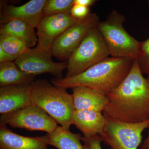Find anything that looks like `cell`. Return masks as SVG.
<instances>
[{
  "mask_svg": "<svg viewBox=\"0 0 149 149\" xmlns=\"http://www.w3.org/2000/svg\"><path fill=\"white\" fill-rule=\"evenodd\" d=\"M97 1L95 0H74V4L90 8Z\"/></svg>",
  "mask_w": 149,
  "mask_h": 149,
  "instance_id": "cell-25",
  "label": "cell"
},
{
  "mask_svg": "<svg viewBox=\"0 0 149 149\" xmlns=\"http://www.w3.org/2000/svg\"><path fill=\"white\" fill-rule=\"evenodd\" d=\"M140 149H149V130L148 136L141 145Z\"/></svg>",
  "mask_w": 149,
  "mask_h": 149,
  "instance_id": "cell-26",
  "label": "cell"
},
{
  "mask_svg": "<svg viewBox=\"0 0 149 149\" xmlns=\"http://www.w3.org/2000/svg\"><path fill=\"white\" fill-rule=\"evenodd\" d=\"M35 29L24 22L12 20L1 24L0 35L13 36L22 41L28 48H32L38 42L37 32Z\"/></svg>",
  "mask_w": 149,
  "mask_h": 149,
  "instance_id": "cell-16",
  "label": "cell"
},
{
  "mask_svg": "<svg viewBox=\"0 0 149 149\" xmlns=\"http://www.w3.org/2000/svg\"><path fill=\"white\" fill-rule=\"evenodd\" d=\"M52 51L30 48L19 56L15 62L24 72L36 75L50 73L56 78H62L63 72L68 67V61L54 62Z\"/></svg>",
  "mask_w": 149,
  "mask_h": 149,
  "instance_id": "cell-9",
  "label": "cell"
},
{
  "mask_svg": "<svg viewBox=\"0 0 149 149\" xmlns=\"http://www.w3.org/2000/svg\"><path fill=\"white\" fill-rule=\"evenodd\" d=\"M1 124L31 131H42L51 134L58 127V123L44 110L32 104L7 114L1 115Z\"/></svg>",
  "mask_w": 149,
  "mask_h": 149,
  "instance_id": "cell-7",
  "label": "cell"
},
{
  "mask_svg": "<svg viewBox=\"0 0 149 149\" xmlns=\"http://www.w3.org/2000/svg\"><path fill=\"white\" fill-rule=\"evenodd\" d=\"M17 57L11 55L0 48V63L6 62L15 61Z\"/></svg>",
  "mask_w": 149,
  "mask_h": 149,
  "instance_id": "cell-24",
  "label": "cell"
},
{
  "mask_svg": "<svg viewBox=\"0 0 149 149\" xmlns=\"http://www.w3.org/2000/svg\"><path fill=\"white\" fill-rule=\"evenodd\" d=\"M35 76L22 70L15 62L0 63V86L31 84Z\"/></svg>",
  "mask_w": 149,
  "mask_h": 149,
  "instance_id": "cell-17",
  "label": "cell"
},
{
  "mask_svg": "<svg viewBox=\"0 0 149 149\" xmlns=\"http://www.w3.org/2000/svg\"><path fill=\"white\" fill-rule=\"evenodd\" d=\"M148 6H149V1H148Z\"/></svg>",
  "mask_w": 149,
  "mask_h": 149,
  "instance_id": "cell-27",
  "label": "cell"
},
{
  "mask_svg": "<svg viewBox=\"0 0 149 149\" xmlns=\"http://www.w3.org/2000/svg\"><path fill=\"white\" fill-rule=\"evenodd\" d=\"M136 60L142 73L147 74L149 78V37L141 42L140 53Z\"/></svg>",
  "mask_w": 149,
  "mask_h": 149,
  "instance_id": "cell-21",
  "label": "cell"
},
{
  "mask_svg": "<svg viewBox=\"0 0 149 149\" xmlns=\"http://www.w3.org/2000/svg\"><path fill=\"white\" fill-rule=\"evenodd\" d=\"M100 135L103 142L111 149H138L142 142V133L149 128V119L139 123H128L107 117Z\"/></svg>",
  "mask_w": 149,
  "mask_h": 149,
  "instance_id": "cell-6",
  "label": "cell"
},
{
  "mask_svg": "<svg viewBox=\"0 0 149 149\" xmlns=\"http://www.w3.org/2000/svg\"><path fill=\"white\" fill-rule=\"evenodd\" d=\"M84 149H102L101 143L102 139L100 135H96L90 137H82Z\"/></svg>",
  "mask_w": 149,
  "mask_h": 149,
  "instance_id": "cell-22",
  "label": "cell"
},
{
  "mask_svg": "<svg viewBox=\"0 0 149 149\" xmlns=\"http://www.w3.org/2000/svg\"><path fill=\"white\" fill-rule=\"evenodd\" d=\"M71 90L75 110H91L103 112L108 101L106 95L85 86L74 87Z\"/></svg>",
  "mask_w": 149,
  "mask_h": 149,
  "instance_id": "cell-14",
  "label": "cell"
},
{
  "mask_svg": "<svg viewBox=\"0 0 149 149\" xmlns=\"http://www.w3.org/2000/svg\"><path fill=\"white\" fill-rule=\"evenodd\" d=\"M125 17L116 10L105 20L100 22L98 29L112 57L134 60L138 58L141 42L132 37L123 27Z\"/></svg>",
  "mask_w": 149,
  "mask_h": 149,
  "instance_id": "cell-4",
  "label": "cell"
},
{
  "mask_svg": "<svg viewBox=\"0 0 149 149\" xmlns=\"http://www.w3.org/2000/svg\"><path fill=\"white\" fill-rule=\"evenodd\" d=\"M80 19L74 18L70 14L62 13L44 17L37 27V46L39 49L52 51L56 39Z\"/></svg>",
  "mask_w": 149,
  "mask_h": 149,
  "instance_id": "cell-10",
  "label": "cell"
},
{
  "mask_svg": "<svg viewBox=\"0 0 149 149\" xmlns=\"http://www.w3.org/2000/svg\"><path fill=\"white\" fill-rule=\"evenodd\" d=\"M32 84L0 88V113H10L32 104Z\"/></svg>",
  "mask_w": 149,
  "mask_h": 149,
  "instance_id": "cell-12",
  "label": "cell"
},
{
  "mask_svg": "<svg viewBox=\"0 0 149 149\" xmlns=\"http://www.w3.org/2000/svg\"><path fill=\"white\" fill-rule=\"evenodd\" d=\"M0 149H49V136L27 137L14 133L0 124Z\"/></svg>",
  "mask_w": 149,
  "mask_h": 149,
  "instance_id": "cell-13",
  "label": "cell"
},
{
  "mask_svg": "<svg viewBox=\"0 0 149 149\" xmlns=\"http://www.w3.org/2000/svg\"><path fill=\"white\" fill-rule=\"evenodd\" d=\"M133 61L108 57L77 75L64 78L55 77L51 81L54 86L66 90L85 86L107 96L125 79L131 69Z\"/></svg>",
  "mask_w": 149,
  "mask_h": 149,
  "instance_id": "cell-2",
  "label": "cell"
},
{
  "mask_svg": "<svg viewBox=\"0 0 149 149\" xmlns=\"http://www.w3.org/2000/svg\"><path fill=\"white\" fill-rule=\"evenodd\" d=\"M136 60L120 85L107 95L103 114L123 122L139 123L149 119V78L143 75Z\"/></svg>",
  "mask_w": 149,
  "mask_h": 149,
  "instance_id": "cell-1",
  "label": "cell"
},
{
  "mask_svg": "<svg viewBox=\"0 0 149 149\" xmlns=\"http://www.w3.org/2000/svg\"><path fill=\"white\" fill-rule=\"evenodd\" d=\"M110 55L97 26L91 29L68 60L66 77L80 74Z\"/></svg>",
  "mask_w": 149,
  "mask_h": 149,
  "instance_id": "cell-5",
  "label": "cell"
},
{
  "mask_svg": "<svg viewBox=\"0 0 149 149\" xmlns=\"http://www.w3.org/2000/svg\"><path fill=\"white\" fill-rule=\"evenodd\" d=\"M0 48L8 53L17 57L30 49L16 37L6 35H0Z\"/></svg>",
  "mask_w": 149,
  "mask_h": 149,
  "instance_id": "cell-19",
  "label": "cell"
},
{
  "mask_svg": "<svg viewBox=\"0 0 149 149\" xmlns=\"http://www.w3.org/2000/svg\"><path fill=\"white\" fill-rule=\"evenodd\" d=\"M74 0H46L44 8V16L58 14H70Z\"/></svg>",
  "mask_w": 149,
  "mask_h": 149,
  "instance_id": "cell-20",
  "label": "cell"
},
{
  "mask_svg": "<svg viewBox=\"0 0 149 149\" xmlns=\"http://www.w3.org/2000/svg\"><path fill=\"white\" fill-rule=\"evenodd\" d=\"M46 0H31L22 5L4 6L1 12L2 24L14 20H21L37 28L44 18V8Z\"/></svg>",
  "mask_w": 149,
  "mask_h": 149,
  "instance_id": "cell-11",
  "label": "cell"
},
{
  "mask_svg": "<svg viewBox=\"0 0 149 149\" xmlns=\"http://www.w3.org/2000/svg\"><path fill=\"white\" fill-rule=\"evenodd\" d=\"M91 13L90 8L79 5L74 4L70 11L71 16L80 20L86 18Z\"/></svg>",
  "mask_w": 149,
  "mask_h": 149,
  "instance_id": "cell-23",
  "label": "cell"
},
{
  "mask_svg": "<svg viewBox=\"0 0 149 149\" xmlns=\"http://www.w3.org/2000/svg\"><path fill=\"white\" fill-rule=\"evenodd\" d=\"M73 125L83 133L84 137L100 135L106 123V118L101 112L91 110H75Z\"/></svg>",
  "mask_w": 149,
  "mask_h": 149,
  "instance_id": "cell-15",
  "label": "cell"
},
{
  "mask_svg": "<svg viewBox=\"0 0 149 149\" xmlns=\"http://www.w3.org/2000/svg\"><path fill=\"white\" fill-rule=\"evenodd\" d=\"M32 101L65 129L69 130L73 125L75 110L72 95L66 89L56 87L45 80L34 81L32 83Z\"/></svg>",
  "mask_w": 149,
  "mask_h": 149,
  "instance_id": "cell-3",
  "label": "cell"
},
{
  "mask_svg": "<svg viewBox=\"0 0 149 149\" xmlns=\"http://www.w3.org/2000/svg\"><path fill=\"white\" fill-rule=\"evenodd\" d=\"M100 22L95 13H91L70 27L54 42L52 48L53 56L61 61L68 60L85 36Z\"/></svg>",
  "mask_w": 149,
  "mask_h": 149,
  "instance_id": "cell-8",
  "label": "cell"
},
{
  "mask_svg": "<svg viewBox=\"0 0 149 149\" xmlns=\"http://www.w3.org/2000/svg\"><path fill=\"white\" fill-rule=\"evenodd\" d=\"M49 145L57 149H84L80 141V134L72 133L61 126H58L54 132L47 134Z\"/></svg>",
  "mask_w": 149,
  "mask_h": 149,
  "instance_id": "cell-18",
  "label": "cell"
}]
</instances>
